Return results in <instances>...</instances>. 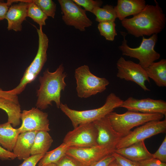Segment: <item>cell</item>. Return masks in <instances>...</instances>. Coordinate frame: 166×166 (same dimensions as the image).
I'll use <instances>...</instances> for the list:
<instances>
[{
	"label": "cell",
	"mask_w": 166,
	"mask_h": 166,
	"mask_svg": "<svg viewBox=\"0 0 166 166\" xmlns=\"http://www.w3.org/2000/svg\"><path fill=\"white\" fill-rule=\"evenodd\" d=\"M155 4H147L138 14L121 21L128 33L137 38L152 36L160 33L164 28L166 18L162 8L156 0Z\"/></svg>",
	"instance_id": "6da1fadb"
},
{
	"label": "cell",
	"mask_w": 166,
	"mask_h": 166,
	"mask_svg": "<svg viewBox=\"0 0 166 166\" xmlns=\"http://www.w3.org/2000/svg\"><path fill=\"white\" fill-rule=\"evenodd\" d=\"M64 70V67L61 64L54 72H50L47 68L43 76L39 77L40 85L37 90V108L41 110L45 109L49 105H52L53 101L57 108H59L61 103V93L66 86L65 79L67 74Z\"/></svg>",
	"instance_id": "7a4b0ae2"
},
{
	"label": "cell",
	"mask_w": 166,
	"mask_h": 166,
	"mask_svg": "<svg viewBox=\"0 0 166 166\" xmlns=\"http://www.w3.org/2000/svg\"><path fill=\"white\" fill-rule=\"evenodd\" d=\"M123 101L115 93L107 97L101 107L92 109L77 110L70 108L66 104L61 103L59 108L70 120L74 128L79 125L93 122L107 116L116 108L120 107Z\"/></svg>",
	"instance_id": "3957f363"
},
{
	"label": "cell",
	"mask_w": 166,
	"mask_h": 166,
	"mask_svg": "<svg viewBox=\"0 0 166 166\" xmlns=\"http://www.w3.org/2000/svg\"><path fill=\"white\" fill-rule=\"evenodd\" d=\"M37 30L38 37V47L37 54L32 62L26 69L19 84L13 89L7 91L10 94L17 96L21 94L27 84L35 80L46 61L49 39L46 35L42 31V28H37Z\"/></svg>",
	"instance_id": "277c9868"
},
{
	"label": "cell",
	"mask_w": 166,
	"mask_h": 166,
	"mask_svg": "<svg viewBox=\"0 0 166 166\" xmlns=\"http://www.w3.org/2000/svg\"><path fill=\"white\" fill-rule=\"evenodd\" d=\"M114 129L124 136L134 127L150 121L161 120L164 115L158 113H148L128 110L123 114L112 112L107 115Z\"/></svg>",
	"instance_id": "5b68a950"
},
{
	"label": "cell",
	"mask_w": 166,
	"mask_h": 166,
	"mask_svg": "<svg viewBox=\"0 0 166 166\" xmlns=\"http://www.w3.org/2000/svg\"><path fill=\"white\" fill-rule=\"evenodd\" d=\"M121 33L123 36V40L119 48L123 55L137 59L139 64L144 69L160 58V54L154 49L158 40L157 34H153L148 38L142 37L140 46L132 48L127 44L125 34L123 32H121Z\"/></svg>",
	"instance_id": "8992f818"
},
{
	"label": "cell",
	"mask_w": 166,
	"mask_h": 166,
	"mask_svg": "<svg viewBox=\"0 0 166 166\" xmlns=\"http://www.w3.org/2000/svg\"><path fill=\"white\" fill-rule=\"evenodd\" d=\"M76 90L78 97L87 98L104 92L109 84V81L105 77H98L91 72L89 66L81 65L75 71Z\"/></svg>",
	"instance_id": "52a82bcc"
},
{
	"label": "cell",
	"mask_w": 166,
	"mask_h": 166,
	"mask_svg": "<svg viewBox=\"0 0 166 166\" xmlns=\"http://www.w3.org/2000/svg\"><path fill=\"white\" fill-rule=\"evenodd\" d=\"M166 130V119L163 121L154 120L147 122L136 128L128 135L123 137L116 146V149L128 147L133 144L152 136L165 132Z\"/></svg>",
	"instance_id": "ba28073f"
},
{
	"label": "cell",
	"mask_w": 166,
	"mask_h": 166,
	"mask_svg": "<svg viewBox=\"0 0 166 166\" xmlns=\"http://www.w3.org/2000/svg\"><path fill=\"white\" fill-rule=\"evenodd\" d=\"M98 132L93 122L81 124L69 131L63 142L70 147H88L98 145Z\"/></svg>",
	"instance_id": "9c48e42d"
},
{
	"label": "cell",
	"mask_w": 166,
	"mask_h": 166,
	"mask_svg": "<svg viewBox=\"0 0 166 166\" xmlns=\"http://www.w3.org/2000/svg\"><path fill=\"white\" fill-rule=\"evenodd\" d=\"M62 14V19L68 26H73L81 31L92 25V22L87 17L86 11L73 0H58Z\"/></svg>",
	"instance_id": "30bf717a"
},
{
	"label": "cell",
	"mask_w": 166,
	"mask_h": 166,
	"mask_svg": "<svg viewBox=\"0 0 166 166\" xmlns=\"http://www.w3.org/2000/svg\"><path fill=\"white\" fill-rule=\"evenodd\" d=\"M117 76L121 79L136 83L144 91H149L145 85L146 81L150 82L144 69L139 63L126 60L121 57L117 63Z\"/></svg>",
	"instance_id": "8fae6325"
},
{
	"label": "cell",
	"mask_w": 166,
	"mask_h": 166,
	"mask_svg": "<svg viewBox=\"0 0 166 166\" xmlns=\"http://www.w3.org/2000/svg\"><path fill=\"white\" fill-rule=\"evenodd\" d=\"M22 124L18 128L20 133L31 131H49V121L48 114L35 107L29 110H24L20 117Z\"/></svg>",
	"instance_id": "7c38bea8"
},
{
	"label": "cell",
	"mask_w": 166,
	"mask_h": 166,
	"mask_svg": "<svg viewBox=\"0 0 166 166\" xmlns=\"http://www.w3.org/2000/svg\"><path fill=\"white\" fill-rule=\"evenodd\" d=\"M115 149L100 145L88 147H70L66 154L88 164H92L110 154Z\"/></svg>",
	"instance_id": "4fadbf2b"
},
{
	"label": "cell",
	"mask_w": 166,
	"mask_h": 166,
	"mask_svg": "<svg viewBox=\"0 0 166 166\" xmlns=\"http://www.w3.org/2000/svg\"><path fill=\"white\" fill-rule=\"evenodd\" d=\"M120 107L144 113H158L166 115V102L162 100L149 98L139 99L130 97L123 101Z\"/></svg>",
	"instance_id": "5bb4252c"
},
{
	"label": "cell",
	"mask_w": 166,
	"mask_h": 166,
	"mask_svg": "<svg viewBox=\"0 0 166 166\" xmlns=\"http://www.w3.org/2000/svg\"><path fill=\"white\" fill-rule=\"evenodd\" d=\"M93 122L97 131L98 145L116 149L117 144L124 136L114 129L107 115Z\"/></svg>",
	"instance_id": "9a60e30c"
},
{
	"label": "cell",
	"mask_w": 166,
	"mask_h": 166,
	"mask_svg": "<svg viewBox=\"0 0 166 166\" xmlns=\"http://www.w3.org/2000/svg\"><path fill=\"white\" fill-rule=\"evenodd\" d=\"M29 2L27 0H20L19 2L12 4L6 13L5 19L7 21L8 30L21 31L22 24L27 17Z\"/></svg>",
	"instance_id": "2e32d148"
},
{
	"label": "cell",
	"mask_w": 166,
	"mask_h": 166,
	"mask_svg": "<svg viewBox=\"0 0 166 166\" xmlns=\"http://www.w3.org/2000/svg\"><path fill=\"white\" fill-rule=\"evenodd\" d=\"M114 152L131 160L139 162L152 158L144 140L137 142L126 147L116 149Z\"/></svg>",
	"instance_id": "e0dca14e"
},
{
	"label": "cell",
	"mask_w": 166,
	"mask_h": 166,
	"mask_svg": "<svg viewBox=\"0 0 166 166\" xmlns=\"http://www.w3.org/2000/svg\"><path fill=\"white\" fill-rule=\"evenodd\" d=\"M146 5L144 0H118L114 7L117 18L121 21L130 15H136Z\"/></svg>",
	"instance_id": "ac0fdd59"
},
{
	"label": "cell",
	"mask_w": 166,
	"mask_h": 166,
	"mask_svg": "<svg viewBox=\"0 0 166 166\" xmlns=\"http://www.w3.org/2000/svg\"><path fill=\"white\" fill-rule=\"evenodd\" d=\"M37 132H26L19 134L13 149V153L19 160H24L30 156L31 149Z\"/></svg>",
	"instance_id": "d6986e66"
},
{
	"label": "cell",
	"mask_w": 166,
	"mask_h": 166,
	"mask_svg": "<svg viewBox=\"0 0 166 166\" xmlns=\"http://www.w3.org/2000/svg\"><path fill=\"white\" fill-rule=\"evenodd\" d=\"M20 134L18 128H14L10 122L0 124V144L4 149L12 151Z\"/></svg>",
	"instance_id": "ffe728a7"
},
{
	"label": "cell",
	"mask_w": 166,
	"mask_h": 166,
	"mask_svg": "<svg viewBox=\"0 0 166 166\" xmlns=\"http://www.w3.org/2000/svg\"><path fill=\"white\" fill-rule=\"evenodd\" d=\"M0 109L4 110L8 116V122L13 126L21 123V108L19 102L11 99L0 96Z\"/></svg>",
	"instance_id": "44dd1931"
},
{
	"label": "cell",
	"mask_w": 166,
	"mask_h": 166,
	"mask_svg": "<svg viewBox=\"0 0 166 166\" xmlns=\"http://www.w3.org/2000/svg\"><path fill=\"white\" fill-rule=\"evenodd\" d=\"M145 69L148 78L159 87L166 86V60L162 59L154 62Z\"/></svg>",
	"instance_id": "7402d4cb"
},
{
	"label": "cell",
	"mask_w": 166,
	"mask_h": 166,
	"mask_svg": "<svg viewBox=\"0 0 166 166\" xmlns=\"http://www.w3.org/2000/svg\"><path fill=\"white\" fill-rule=\"evenodd\" d=\"M48 132L38 131L31 149V155L45 154L51 146L53 140Z\"/></svg>",
	"instance_id": "603a6c76"
},
{
	"label": "cell",
	"mask_w": 166,
	"mask_h": 166,
	"mask_svg": "<svg viewBox=\"0 0 166 166\" xmlns=\"http://www.w3.org/2000/svg\"><path fill=\"white\" fill-rule=\"evenodd\" d=\"M69 148L67 144L63 142L57 148L45 153L38 162V166L55 164L66 154Z\"/></svg>",
	"instance_id": "cb8c5ba5"
},
{
	"label": "cell",
	"mask_w": 166,
	"mask_h": 166,
	"mask_svg": "<svg viewBox=\"0 0 166 166\" xmlns=\"http://www.w3.org/2000/svg\"><path fill=\"white\" fill-rule=\"evenodd\" d=\"M92 13L96 16L95 20L99 23L107 21L115 22L117 18L114 6L108 4L102 8L96 7Z\"/></svg>",
	"instance_id": "d4e9b609"
},
{
	"label": "cell",
	"mask_w": 166,
	"mask_h": 166,
	"mask_svg": "<svg viewBox=\"0 0 166 166\" xmlns=\"http://www.w3.org/2000/svg\"><path fill=\"white\" fill-rule=\"evenodd\" d=\"M29 5L27 10V17L31 18L38 24L40 28H42L46 24L45 21L48 17L41 9L31 0H28Z\"/></svg>",
	"instance_id": "484cf974"
},
{
	"label": "cell",
	"mask_w": 166,
	"mask_h": 166,
	"mask_svg": "<svg viewBox=\"0 0 166 166\" xmlns=\"http://www.w3.org/2000/svg\"><path fill=\"white\" fill-rule=\"evenodd\" d=\"M115 22L107 21L100 22L98 25L97 28L100 35L109 41H113L117 35Z\"/></svg>",
	"instance_id": "4316f807"
},
{
	"label": "cell",
	"mask_w": 166,
	"mask_h": 166,
	"mask_svg": "<svg viewBox=\"0 0 166 166\" xmlns=\"http://www.w3.org/2000/svg\"><path fill=\"white\" fill-rule=\"evenodd\" d=\"M48 17L54 18L56 11V4L52 0H32Z\"/></svg>",
	"instance_id": "83f0119b"
},
{
	"label": "cell",
	"mask_w": 166,
	"mask_h": 166,
	"mask_svg": "<svg viewBox=\"0 0 166 166\" xmlns=\"http://www.w3.org/2000/svg\"><path fill=\"white\" fill-rule=\"evenodd\" d=\"M57 166H89L69 155L65 154L55 164Z\"/></svg>",
	"instance_id": "f1b7e54d"
},
{
	"label": "cell",
	"mask_w": 166,
	"mask_h": 166,
	"mask_svg": "<svg viewBox=\"0 0 166 166\" xmlns=\"http://www.w3.org/2000/svg\"><path fill=\"white\" fill-rule=\"evenodd\" d=\"M78 5L83 7L86 11L92 13L95 8L101 7L103 2L101 0H73Z\"/></svg>",
	"instance_id": "f546056e"
},
{
	"label": "cell",
	"mask_w": 166,
	"mask_h": 166,
	"mask_svg": "<svg viewBox=\"0 0 166 166\" xmlns=\"http://www.w3.org/2000/svg\"><path fill=\"white\" fill-rule=\"evenodd\" d=\"M152 158L158 160L161 162H166V136L156 151L152 154Z\"/></svg>",
	"instance_id": "4dcf8cb0"
},
{
	"label": "cell",
	"mask_w": 166,
	"mask_h": 166,
	"mask_svg": "<svg viewBox=\"0 0 166 166\" xmlns=\"http://www.w3.org/2000/svg\"><path fill=\"white\" fill-rule=\"evenodd\" d=\"M45 154L31 155L24 160L23 162L18 166H36Z\"/></svg>",
	"instance_id": "1f68e13d"
},
{
	"label": "cell",
	"mask_w": 166,
	"mask_h": 166,
	"mask_svg": "<svg viewBox=\"0 0 166 166\" xmlns=\"http://www.w3.org/2000/svg\"><path fill=\"white\" fill-rule=\"evenodd\" d=\"M112 154L115 160L122 166H140L138 162L129 160L114 152Z\"/></svg>",
	"instance_id": "d6a6232c"
},
{
	"label": "cell",
	"mask_w": 166,
	"mask_h": 166,
	"mask_svg": "<svg viewBox=\"0 0 166 166\" xmlns=\"http://www.w3.org/2000/svg\"><path fill=\"white\" fill-rule=\"evenodd\" d=\"M19 2V0H9L6 3L0 0V21L5 19L7 12L12 4Z\"/></svg>",
	"instance_id": "836d02e7"
},
{
	"label": "cell",
	"mask_w": 166,
	"mask_h": 166,
	"mask_svg": "<svg viewBox=\"0 0 166 166\" xmlns=\"http://www.w3.org/2000/svg\"><path fill=\"white\" fill-rule=\"evenodd\" d=\"M138 162L140 166H166V163L152 158Z\"/></svg>",
	"instance_id": "e575fe53"
},
{
	"label": "cell",
	"mask_w": 166,
	"mask_h": 166,
	"mask_svg": "<svg viewBox=\"0 0 166 166\" xmlns=\"http://www.w3.org/2000/svg\"><path fill=\"white\" fill-rule=\"evenodd\" d=\"M115 159L114 156L112 153L89 166H108Z\"/></svg>",
	"instance_id": "d590c367"
},
{
	"label": "cell",
	"mask_w": 166,
	"mask_h": 166,
	"mask_svg": "<svg viewBox=\"0 0 166 166\" xmlns=\"http://www.w3.org/2000/svg\"><path fill=\"white\" fill-rule=\"evenodd\" d=\"M17 158L13 152L8 151L0 145V159L2 160H13Z\"/></svg>",
	"instance_id": "8d00e7d4"
},
{
	"label": "cell",
	"mask_w": 166,
	"mask_h": 166,
	"mask_svg": "<svg viewBox=\"0 0 166 166\" xmlns=\"http://www.w3.org/2000/svg\"><path fill=\"white\" fill-rule=\"evenodd\" d=\"M108 166H122V165L115 159L111 162Z\"/></svg>",
	"instance_id": "74e56055"
},
{
	"label": "cell",
	"mask_w": 166,
	"mask_h": 166,
	"mask_svg": "<svg viewBox=\"0 0 166 166\" xmlns=\"http://www.w3.org/2000/svg\"><path fill=\"white\" fill-rule=\"evenodd\" d=\"M4 91L0 88V96L3 95L4 94Z\"/></svg>",
	"instance_id": "f35d334b"
},
{
	"label": "cell",
	"mask_w": 166,
	"mask_h": 166,
	"mask_svg": "<svg viewBox=\"0 0 166 166\" xmlns=\"http://www.w3.org/2000/svg\"><path fill=\"white\" fill-rule=\"evenodd\" d=\"M45 166H57L55 164H50L46 165Z\"/></svg>",
	"instance_id": "ab89813d"
}]
</instances>
